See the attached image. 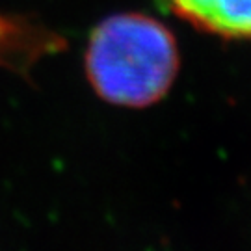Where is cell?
Returning <instances> with one entry per match:
<instances>
[{
    "mask_svg": "<svg viewBox=\"0 0 251 251\" xmlns=\"http://www.w3.org/2000/svg\"><path fill=\"white\" fill-rule=\"evenodd\" d=\"M177 71L175 37L147 15H112L91 32L86 73L97 95L112 104L144 108L158 102Z\"/></svg>",
    "mask_w": 251,
    "mask_h": 251,
    "instance_id": "obj_1",
    "label": "cell"
},
{
    "mask_svg": "<svg viewBox=\"0 0 251 251\" xmlns=\"http://www.w3.org/2000/svg\"><path fill=\"white\" fill-rule=\"evenodd\" d=\"M196 28L233 39H251V0H156Z\"/></svg>",
    "mask_w": 251,
    "mask_h": 251,
    "instance_id": "obj_2",
    "label": "cell"
}]
</instances>
